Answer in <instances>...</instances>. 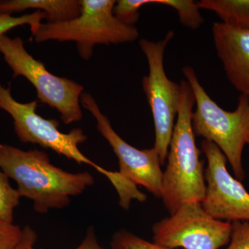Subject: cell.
<instances>
[{"label": "cell", "instance_id": "cell-17", "mask_svg": "<svg viewBox=\"0 0 249 249\" xmlns=\"http://www.w3.org/2000/svg\"><path fill=\"white\" fill-rule=\"evenodd\" d=\"M149 4H152V0H119L114 5L113 14L123 24L134 26L140 17L139 10Z\"/></svg>", "mask_w": 249, "mask_h": 249}, {"label": "cell", "instance_id": "cell-18", "mask_svg": "<svg viewBox=\"0 0 249 249\" xmlns=\"http://www.w3.org/2000/svg\"><path fill=\"white\" fill-rule=\"evenodd\" d=\"M111 249H171L144 240L126 230L118 231L113 235Z\"/></svg>", "mask_w": 249, "mask_h": 249}, {"label": "cell", "instance_id": "cell-14", "mask_svg": "<svg viewBox=\"0 0 249 249\" xmlns=\"http://www.w3.org/2000/svg\"><path fill=\"white\" fill-rule=\"evenodd\" d=\"M152 4L165 5L178 12L180 22L185 27L196 29L204 22L197 3L192 0H152Z\"/></svg>", "mask_w": 249, "mask_h": 249}, {"label": "cell", "instance_id": "cell-20", "mask_svg": "<svg viewBox=\"0 0 249 249\" xmlns=\"http://www.w3.org/2000/svg\"><path fill=\"white\" fill-rule=\"evenodd\" d=\"M231 240L227 249H249V222H232Z\"/></svg>", "mask_w": 249, "mask_h": 249}, {"label": "cell", "instance_id": "cell-12", "mask_svg": "<svg viewBox=\"0 0 249 249\" xmlns=\"http://www.w3.org/2000/svg\"><path fill=\"white\" fill-rule=\"evenodd\" d=\"M36 9L45 14L47 23L67 22L81 12L78 0H5L0 1V14H10Z\"/></svg>", "mask_w": 249, "mask_h": 249}, {"label": "cell", "instance_id": "cell-8", "mask_svg": "<svg viewBox=\"0 0 249 249\" xmlns=\"http://www.w3.org/2000/svg\"><path fill=\"white\" fill-rule=\"evenodd\" d=\"M231 223L217 220L201 202L185 203L152 227L153 242L171 249H219L229 245Z\"/></svg>", "mask_w": 249, "mask_h": 249}, {"label": "cell", "instance_id": "cell-2", "mask_svg": "<svg viewBox=\"0 0 249 249\" xmlns=\"http://www.w3.org/2000/svg\"><path fill=\"white\" fill-rule=\"evenodd\" d=\"M179 85L178 121L170 140L168 163L163 172L160 196L170 214L185 203L201 202L206 188L204 162L200 160V150L192 127L194 93L186 80Z\"/></svg>", "mask_w": 249, "mask_h": 249}, {"label": "cell", "instance_id": "cell-22", "mask_svg": "<svg viewBox=\"0 0 249 249\" xmlns=\"http://www.w3.org/2000/svg\"><path fill=\"white\" fill-rule=\"evenodd\" d=\"M34 249H36L34 248ZM75 249H107L103 248L98 244L96 238L94 227H90L88 229L85 238L83 242Z\"/></svg>", "mask_w": 249, "mask_h": 249}, {"label": "cell", "instance_id": "cell-19", "mask_svg": "<svg viewBox=\"0 0 249 249\" xmlns=\"http://www.w3.org/2000/svg\"><path fill=\"white\" fill-rule=\"evenodd\" d=\"M22 234L19 226L0 219V249H17Z\"/></svg>", "mask_w": 249, "mask_h": 249}, {"label": "cell", "instance_id": "cell-4", "mask_svg": "<svg viewBox=\"0 0 249 249\" xmlns=\"http://www.w3.org/2000/svg\"><path fill=\"white\" fill-rule=\"evenodd\" d=\"M115 0H80L81 12L78 17L60 23L41 24L32 38L36 42L56 40L76 43L80 56L88 60L96 45L134 42L138 29L123 24L114 16Z\"/></svg>", "mask_w": 249, "mask_h": 249}, {"label": "cell", "instance_id": "cell-10", "mask_svg": "<svg viewBox=\"0 0 249 249\" xmlns=\"http://www.w3.org/2000/svg\"><path fill=\"white\" fill-rule=\"evenodd\" d=\"M80 104L96 119L98 132L109 142L117 157L119 173L137 186L144 187L156 197H160L163 171L157 150L154 147L139 150L121 138L89 93H83Z\"/></svg>", "mask_w": 249, "mask_h": 249}, {"label": "cell", "instance_id": "cell-3", "mask_svg": "<svg viewBox=\"0 0 249 249\" xmlns=\"http://www.w3.org/2000/svg\"><path fill=\"white\" fill-rule=\"evenodd\" d=\"M182 72L196 99V109L192 114L195 135L215 144L230 163L235 178L243 181L242 153L249 139V96L240 95L235 111L224 110L205 91L193 67H184Z\"/></svg>", "mask_w": 249, "mask_h": 249}, {"label": "cell", "instance_id": "cell-23", "mask_svg": "<svg viewBox=\"0 0 249 249\" xmlns=\"http://www.w3.org/2000/svg\"><path fill=\"white\" fill-rule=\"evenodd\" d=\"M247 145H249V140H248V142H247Z\"/></svg>", "mask_w": 249, "mask_h": 249}, {"label": "cell", "instance_id": "cell-5", "mask_svg": "<svg viewBox=\"0 0 249 249\" xmlns=\"http://www.w3.org/2000/svg\"><path fill=\"white\" fill-rule=\"evenodd\" d=\"M0 53L14 72V78L23 76L34 86L37 98L44 104L56 109L64 124H71L83 119L80 97L83 85L73 80L50 73L45 64L36 60L24 47L19 37H0Z\"/></svg>", "mask_w": 249, "mask_h": 249}, {"label": "cell", "instance_id": "cell-21", "mask_svg": "<svg viewBox=\"0 0 249 249\" xmlns=\"http://www.w3.org/2000/svg\"><path fill=\"white\" fill-rule=\"evenodd\" d=\"M23 234L22 240L19 244L17 249H34L37 236L34 229L29 225L25 226L22 229Z\"/></svg>", "mask_w": 249, "mask_h": 249}, {"label": "cell", "instance_id": "cell-13", "mask_svg": "<svg viewBox=\"0 0 249 249\" xmlns=\"http://www.w3.org/2000/svg\"><path fill=\"white\" fill-rule=\"evenodd\" d=\"M196 3L199 9L215 13L224 24L249 29V0H201Z\"/></svg>", "mask_w": 249, "mask_h": 249}, {"label": "cell", "instance_id": "cell-1", "mask_svg": "<svg viewBox=\"0 0 249 249\" xmlns=\"http://www.w3.org/2000/svg\"><path fill=\"white\" fill-rule=\"evenodd\" d=\"M0 168L17 183L21 197L31 199L34 209L46 214L62 209L94 183L88 172L70 173L51 163L49 155L38 150L25 151L0 143Z\"/></svg>", "mask_w": 249, "mask_h": 249}, {"label": "cell", "instance_id": "cell-16", "mask_svg": "<svg viewBox=\"0 0 249 249\" xmlns=\"http://www.w3.org/2000/svg\"><path fill=\"white\" fill-rule=\"evenodd\" d=\"M43 19H46L45 14L40 11L19 17H14L10 14H0V37L6 35V33L11 29L26 24L30 27L32 35H34L42 24Z\"/></svg>", "mask_w": 249, "mask_h": 249}, {"label": "cell", "instance_id": "cell-6", "mask_svg": "<svg viewBox=\"0 0 249 249\" xmlns=\"http://www.w3.org/2000/svg\"><path fill=\"white\" fill-rule=\"evenodd\" d=\"M37 101L20 103L11 94V87L4 88L0 83V109L14 119V131L21 142L37 144L44 148L51 149L78 164H86L95 168L110 180L114 171L105 169L83 155L78 145L86 142L88 136L80 128L72 129L69 133L59 130L56 119H47L36 112Z\"/></svg>", "mask_w": 249, "mask_h": 249}, {"label": "cell", "instance_id": "cell-15", "mask_svg": "<svg viewBox=\"0 0 249 249\" xmlns=\"http://www.w3.org/2000/svg\"><path fill=\"white\" fill-rule=\"evenodd\" d=\"M20 198L17 189L11 186L9 177L0 168V219L13 222Z\"/></svg>", "mask_w": 249, "mask_h": 249}, {"label": "cell", "instance_id": "cell-11", "mask_svg": "<svg viewBox=\"0 0 249 249\" xmlns=\"http://www.w3.org/2000/svg\"><path fill=\"white\" fill-rule=\"evenodd\" d=\"M213 36L228 79L241 94L249 97V29L215 22Z\"/></svg>", "mask_w": 249, "mask_h": 249}, {"label": "cell", "instance_id": "cell-7", "mask_svg": "<svg viewBox=\"0 0 249 249\" xmlns=\"http://www.w3.org/2000/svg\"><path fill=\"white\" fill-rule=\"evenodd\" d=\"M174 36V31H170L163 40L154 42L142 39L139 41L149 67L148 74L142 78V89L153 116L155 132L154 148L160 155L161 165L165 164L168 157L181 92L180 85L168 78L163 66L165 49Z\"/></svg>", "mask_w": 249, "mask_h": 249}, {"label": "cell", "instance_id": "cell-9", "mask_svg": "<svg viewBox=\"0 0 249 249\" xmlns=\"http://www.w3.org/2000/svg\"><path fill=\"white\" fill-rule=\"evenodd\" d=\"M201 150L207 160L206 193L201 201L209 215L217 220L249 222V193L227 168L225 155L213 142L204 140Z\"/></svg>", "mask_w": 249, "mask_h": 249}]
</instances>
